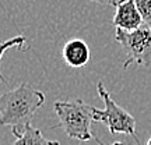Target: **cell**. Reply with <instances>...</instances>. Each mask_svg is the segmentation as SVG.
Wrapping results in <instances>:
<instances>
[{"label":"cell","mask_w":151,"mask_h":145,"mask_svg":"<svg viewBox=\"0 0 151 145\" xmlns=\"http://www.w3.org/2000/svg\"><path fill=\"white\" fill-rule=\"evenodd\" d=\"M45 103L43 92L22 82L21 85L0 95V126L11 127V133L21 134Z\"/></svg>","instance_id":"1"},{"label":"cell","mask_w":151,"mask_h":145,"mask_svg":"<svg viewBox=\"0 0 151 145\" xmlns=\"http://www.w3.org/2000/svg\"><path fill=\"white\" fill-rule=\"evenodd\" d=\"M92 109L94 106L87 105L81 99L55 102L53 110L59 119V124L56 126V129H62L67 137L74 140L83 142L95 140L102 145V142L92 134L91 124L94 121Z\"/></svg>","instance_id":"2"},{"label":"cell","mask_w":151,"mask_h":145,"mask_svg":"<svg viewBox=\"0 0 151 145\" xmlns=\"http://www.w3.org/2000/svg\"><path fill=\"white\" fill-rule=\"evenodd\" d=\"M97 89H98V94H99L101 99L104 101L105 108L102 110H99L97 108L92 109L94 121H98V123H102L104 126H106V129L109 130L111 134L130 135L139 144V138L136 135L134 117L129 112H126L123 108H120L118 103L113 101L102 82H98L97 84Z\"/></svg>","instance_id":"3"},{"label":"cell","mask_w":151,"mask_h":145,"mask_svg":"<svg viewBox=\"0 0 151 145\" xmlns=\"http://www.w3.org/2000/svg\"><path fill=\"white\" fill-rule=\"evenodd\" d=\"M115 39L122 45L127 56L123 69H127L130 64L151 67V28L144 25L133 31L116 28Z\"/></svg>","instance_id":"4"},{"label":"cell","mask_w":151,"mask_h":145,"mask_svg":"<svg viewBox=\"0 0 151 145\" xmlns=\"http://www.w3.org/2000/svg\"><path fill=\"white\" fill-rule=\"evenodd\" d=\"M140 13L137 11L134 0H116L115 4V16H113V25L119 29L133 31L141 27Z\"/></svg>","instance_id":"5"},{"label":"cell","mask_w":151,"mask_h":145,"mask_svg":"<svg viewBox=\"0 0 151 145\" xmlns=\"http://www.w3.org/2000/svg\"><path fill=\"white\" fill-rule=\"evenodd\" d=\"M62 54H63V60L66 61V64L74 67V69L84 67L91 57L88 45L83 39H77V38L70 39L69 42L65 43Z\"/></svg>","instance_id":"6"},{"label":"cell","mask_w":151,"mask_h":145,"mask_svg":"<svg viewBox=\"0 0 151 145\" xmlns=\"http://www.w3.org/2000/svg\"><path fill=\"white\" fill-rule=\"evenodd\" d=\"M13 145H60V142L46 140L42 135L41 130L34 129L32 126H28L21 134L17 135V140Z\"/></svg>","instance_id":"7"},{"label":"cell","mask_w":151,"mask_h":145,"mask_svg":"<svg viewBox=\"0 0 151 145\" xmlns=\"http://www.w3.org/2000/svg\"><path fill=\"white\" fill-rule=\"evenodd\" d=\"M134 4L140 13L143 22L151 28V0H134Z\"/></svg>","instance_id":"8"},{"label":"cell","mask_w":151,"mask_h":145,"mask_svg":"<svg viewBox=\"0 0 151 145\" xmlns=\"http://www.w3.org/2000/svg\"><path fill=\"white\" fill-rule=\"evenodd\" d=\"M24 43H25V38L21 36V35L14 36V38H10V39H7V41H4V42H1L0 43V60H1V57H3V54H4V52L7 50V49L14 48V46L18 48V49H21ZM0 80L3 81V82H6L4 77H3L1 74H0Z\"/></svg>","instance_id":"9"},{"label":"cell","mask_w":151,"mask_h":145,"mask_svg":"<svg viewBox=\"0 0 151 145\" xmlns=\"http://www.w3.org/2000/svg\"><path fill=\"white\" fill-rule=\"evenodd\" d=\"M90 1H94V3L104 4V6H113V7L116 4V0H90Z\"/></svg>","instance_id":"10"},{"label":"cell","mask_w":151,"mask_h":145,"mask_svg":"<svg viewBox=\"0 0 151 145\" xmlns=\"http://www.w3.org/2000/svg\"><path fill=\"white\" fill-rule=\"evenodd\" d=\"M146 145H151V137L148 138V141H147V144H146Z\"/></svg>","instance_id":"11"},{"label":"cell","mask_w":151,"mask_h":145,"mask_svg":"<svg viewBox=\"0 0 151 145\" xmlns=\"http://www.w3.org/2000/svg\"><path fill=\"white\" fill-rule=\"evenodd\" d=\"M109 145H123L122 142H115V144H109Z\"/></svg>","instance_id":"12"}]
</instances>
